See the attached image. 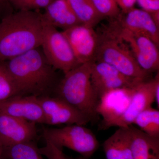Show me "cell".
<instances>
[{
    "label": "cell",
    "mask_w": 159,
    "mask_h": 159,
    "mask_svg": "<svg viewBox=\"0 0 159 159\" xmlns=\"http://www.w3.org/2000/svg\"><path fill=\"white\" fill-rule=\"evenodd\" d=\"M91 80L99 99L110 91L132 88L141 80L125 76L113 66L102 61H93L91 64Z\"/></svg>",
    "instance_id": "cell-9"
},
{
    "label": "cell",
    "mask_w": 159,
    "mask_h": 159,
    "mask_svg": "<svg viewBox=\"0 0 159 159\" xmlns=\"http://www.w3.org/2000/svg\"><path fill=\"white\" fill-rule=\"evenodd\" d=\"M9 159H43L32 142H24L4 148L3 155Z\"/></svg>",
    "instance_id": "cell-21"
},
{
    "label": "cell",
    "mask_w": 159,
    "mask_h": 159,
    "mask_svg": "<svg viewBox=\"0 0 159 159\" xmlns=\"http://www.w3.org/2000/svg\"><path fill=\"white\" fill-rule=\"evenodd\" d=\"M38 98L46 124L85 125L91 122L84 114L59 97H38Z\"/></svg>",
    "instance_id": "cell-10"
},
{
    "label": "cell",
    "mask_w": 159,
    "mask_h": 159,
    "mask_svg": "<svg viewBox=\"0 0 159 159\" xmlns=\"http://www.w3.org/2000/svg\"><path fill=\"white\" fill-rule=\"evenodd\" d=\"M42 13L19 10L0 22V63L40 47L42 39Z\"/></svg>",
    "instance_id": "cell-1"
},
{
    "label": "cell",
    "mask_w": 159,
    "mask_h": 159,
    "mask_svg": "<svg viewBox=\"0 0 159 159\" xmlns=\"http://www.w3.org/2000/svg\"><path fill=\"white\" fill-rule=\"evenodd\" d=\"M9 1L15 8L20 10L24 5L30 0H9Z\"/></svg>",
    "instance_id": "cell-28"
},
{
    "label": "cell",
    "mask_w": 159,
    "mask_h": 159,
    "mask_svg": "<svg viewBox=\"0 0 159 159\" xmlns=\"http://www.w3.org/2000/svg\"><path fill=\"white\" fill-rule=\"evenodd\" d=\"M141 9L150 14L159 11V0H137Z\"/></svg>",
    "instance_id": "cell-26"
},
{
    "label": "cell",
    "mask_w": 159,
    "mask_h": 159,
    "mask_svg": "<svg viewBox=\"0 0 159 159\" xmlns=\"http://www.w3.org/2000/svg\"><path fill=\"white\" fill-rule=\"evenodd\" d=\"M112 19L122 29L145 35L159 45V27L149 12L134 7L126 12L121 11Z\"/></svg>",
    "instance_id": "cell-15"
},
{
    "label": "cell",
    "mask_w": 159,
    "mask_h": 159,
    "mask_svg": "<svg viewBox=\"0 0 159 159\" xmlns=\"http://www.w3.org/2000/svg\"><path fill=\"white\" fill-rule=\"evenodd\" d=\"M99 14L102 17L115 18L120 11L116 0H92Z\"/></svg>",
    "instance_id": "cell-23"
},
{
    "label": "cell",
    "mask_w": 159,
    "mask_h": 159,
    "mask_svg": "<svg viewBox=\"0 0 159 159\" xmlns=\"http://www.w3.org/2000/svg\"><path fill=\"white\" fill-rule=\"evenodd\" d=\"M99 35V45L93 61L108 64L130 78L148 79L149 74L140 67L123 40L108 27Z\"/></svg>",
    "instance_id": "cell-4"
},
{
    "label": "cell",
    "mask_w": 159,
    "mask_h": 159,
    "mask_svg": "<svg viewBox=\"0 0 159 159\" xmlns=\"http://www.w3.org/2000/svg\"><path fill=\"white\" fill-rule=\"evenodd\" d=\"M159 86V72L154 78L142 80L132 89L130 102L124 113L113 125L126 127L133 125L139 114L151 107L155 102L156 91Z\"/></svg>",
    "instance_id": "cell-8"
},
{
    "label": "cell",
    "mask_w": 159,
    "mask_h": 159,
    "mask_svg": "<svg viewBox=\"0 0 159 159\" xmlns=\"http://www.w3.org/2000/svg\"><path fill=\"white\" fill-rule=\"evenodd\" d=\"M36 135L35 123L0 112V142L4 148L32 142Z\"/></svg>",
    "instance_id": "cell-13"
},
{
    "label": "cell",
    "mask_w": 159,
    "mask_h": 159,
    "mask_svg": "<svg viewBox=\"0 0 159 159\" xmlns=\"http://www.w3.org/2000/svg\"><path fill=\"white\" fill-rule=\"evenodd\" d=\"M80 23L94 28L103 18L92 0H67Z\"/></svg>",
    "instance_id": "cell-19"
},
{
    "label": "cell",
    "mask_w": 159,
    "mask_h": 159,
    "mask_svg": "<svg viewBox=\"0 0 159 159\" xmlns=\"http://www.w3.org/2000/svg\"><path fill=\"white\" fill-rule=\"evenodd\" d=\"M43 19L54 28L63 31L81 24L67 0H54L42 13Z\"/></svg>",
    "instance_id": "cell-16"
},
{
    "label": "cell",
    "mask_w": 159,
    "mask_h": 159,
    "mask_svg": "<svg viewBox=\"0 0 159 159\" xmlns=\"http://www.w3.org/2000/svg\"><path fill=\"white\" fill-rule=\"evenodd\" d=\"M42 20L40 48L51 65L55 70H61L64 74L80 65L62 31H58L43 18Z\"/></svg>",
    "instance_id": "cell-6"
},
{
    "label": "cell",
    "mask_w": 159,
    "mask_h": 159,
    "mask_svg": "<svg viewBox=\"0 0 159 159\" xmlns=\"http://www.w3.org/2000/svg\"><path fill=\"white\" fill-rule=\"evenodd\" d=\"M54 0H30L20 10L33 11L41 9H45Z\"/></svg>",
    "instance_id": "cell-25"
},
{
    "label": "cell",
    "mask_w": 159,
    "mask_h": 159,
    "mask_svg": "<svg viewBox=\"0 0 159 159\" xmlns=\"http://www.w3.org/2000/svg\"></svg>",
    "instance_id": "cell-30"
},
{
    "label": "cell",
    "mask_w": 159,
    "mask_h": 159,
    "mask_svg": "<svg viewBox=\"0 0 159 159\" xmlns=\"http://www.w3.org/2000/svg\"><path fill=\"white\" fill-rule=\"evenodd\" d=\"M121 12H126L134 8L137 0H116Z\"/></svg>",
    "instance_id": "cell-27"
},
{
    "label": "cell",
    "mask_w": 159,
    "mask_h": 159,
    "mask_svg": "<svg viewBox=\"0 0 159 159\" xmlns=\"http://www.w3.org/2000/svg\"><path fill=\"white\" fill-rule=\"evenodd\" d=\"M21 95L37 96L54 84L56 74L40 47L5 61Z\"/></svg>",
    "instance_id": "cell-2"
},
{
    "label": "cell",
    "mask_w": 159,
    "mask_h": 159,
    "mask_svg": "<svg viewBox=\"0 0 159 159\" xmlns=\"http://www.w3.org/2000/svg\"><path fill=\"white\" fill-rule=\"evenodd\" d=\"M45 140L58 148L74 151L85 158L91 157L99 147V142L92 130L83 125H70L59 128L44 129Z\"/></svg>",
    "instance_id": "cell-5"
},
{
    "label": "cell",
    "mask_w": 159,
    "mask_h": 159,
    "mask_svg": "<svg viewBox=\"0 0 159 159\" xmlns=\"http://www.w3.org/2000/svg\"><path fill=\"white\" fill-rule=\"evenodd\" d=\"M3 152H4V146L0 142V159H2L3 156Z\"/></svg>",
    "instance_id": "cell-29"
},
{
    "label": "cell",
    "mask_w": 159,
    "mask_h": 159,
    "mask_svg": "<svg viewBox=\"0 0 159 159\" xmlns=\"http://www.w3.org/2000/svg\"><path fill=\"white\" fill-rule=\"evenodd\" d=\"M133 88L110 91L99 98L97 112L102 118L101 129L112 127L124 113L130 102Z\"/></svg>",
    "instance_id": "cell-12"
},
{
    "label": "cell",
    "mask_w": 159,
    "mask_h": 159,
    "mask_svg": "<svg viewBox=\"0 0 159 159\" xmlns=\"http://www.w3.org/2000/svg\"><path fill=\"white\" fill-rule=\"evenodd\" d=\"M133 124L150 136L159 137V111L151 107L146 109L138 115Z\"/></svg>",
    "instance_id": "cell-20"
},
{
    "label": "cell",
    "mask_w": 159,
    "mask_h": 159,
    "mask_svg": "<svg viewBox=\"0 0 159 159\" xmlns=\"http://www.w3.org/2000/svg\"><path fill=\"white\" fill-rule=\"evenodd\" d=\"M133 159H159V137L150 136L130 125Z\"/></svg>",
    "instance_id": "cell-18"
},
{
    "label": "cell",
    "mask_w": 159,
    "mask_h": 159,
    "mask_svg": "<svg viewBox=\"0 0 159 159\" xmlns=\"http://www.w3.org/2000/svg\"><path fill=\"white\" fill-rule=\"evenodd\" d=\"M40 153L48 159H68L62 151L56 145L48 141L45 140V145L39 148Z\"/></svg>",
    "instance_id": "cell-24"
},
{
    "label": "cell",
    "mask_w": 159,
    "mask_h": 159,
    "mask_svg": "<svg viewBox=\"0 0 159 159\" xmlns=\"http://www.w3.org/2000/svg\"><path fill=\"white\" fill-rule=\"evenodd\" d=\"M106 159H133L130 126L119 127L103 143Z\"/></svg>",
    "instance_id": "cell-17"
},
{
    "label": "cell",
    "mask_w": 159,
    "mask_h": 159,
    "mask_svg": "<svg viewBox=\"0 0 159 159\" xmlns=\"http://www.w3.org/2000/svg\"><path fill=\"white\" fill-rule=\"evenodd\" d=\"M62 32L80 64L93 61L99 43V34L93 28L79 24Z\"/></svg>",
    "instance_id": "cell-11"
},
{
    "label": "cell",
    "mask_w": 159,
    "mask_h": 159,
    "mask_svg": "<svg viewBox=\"0 0 159 159\" xmlns=\"http://www.w3.org/2000/svg\"><path fill=\"white\" fill-rule=\"evenodd\" d=\"M92 62L80 64L65 74L57 89V97L80 111L90 121L99 117L97 112L99 98L91 80Z\"/></svg>",
    "instance_id": "cell-3"
},
{
    "label": "cell",
    "mask_w": 159,
    "mask_h": 159,
    "mask_svg": "<svg viewBox=\"0 0 159 159\" xmlns=\"http://www.w3.org/2000/svg\"><path fill=\"white\" fill-rule=\"evenodd\" d=\"M112 19L108 28L127 44L140 67L149 74L159 71V46L145 35L122 29Z\"/></svg>",
    "instance_id": "cell-7"
},
{
    "label": "cell",
    "mask_w": 159,
    "mask_h": 159,
    "mask_svg": "<svg viewBox=\"0 0 159 159\" xmlns=\"http://www.w3.org/2000/svg\"><path fill=\"white\" fill-rule=\"evenodd\" d=\"M0 112L35 123L45 124L38 96L18 95L0 102Z\"/></svg>",
    "instance_id": "cell-14"
},
{
    "label": "cell",
    "mask_w": 159,
    "mask_h": 159,
    "mask_svg": "<svg viewBox=\"0 0 159 159\" xmlns=\"http://www.w3.org/2000/svg\"><path fill=\"white\" fill-rule=\"evenodd\" d=\"M21 95L5 62L0 63V102Z\"/></svg>",
    "instance_id": "cell-22"
}]
</instances>
